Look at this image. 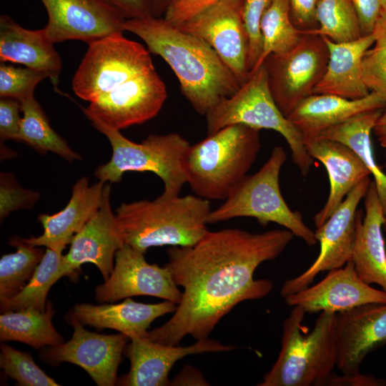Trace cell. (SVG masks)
I'll use <instances>...</instances> for the list:
<instances>
[{
    "mask_svg": "<svg viewBox=\"0 0 386 386\" xmlns=\"http://www.w3.org/2000/svg\"><path fill=\"white\" fill-rule=\"evenodd\" d=\"M9 244L16 251L3 255L0 259V301L19 293L31 279L45 252L14 237Z\"/></svg>",
    "mask_w": 386,
    "mask_h": 386,
    "instance_id": "d6a6232c",
    "label": "cell"
},
{
    "mask_svg": "<svg viewBox=\"0 0 386 386\" xmlns=\"http://www.w3.org/2000/svg\"><path fill=\"white\" fill-rule=\"evenodd\" d=\"M316 18L318 28L307 33L325 36L337 43L361 37L357 16L351 0H320Z\"/></svg>",
    "mask_w": 386,
    "mask_h": 386,
    "instance_id": "836d02e7",
    "label": "cell"
},
{
    "mask_svg": "<svg viewBox=\"0 0 386 386\" xmlns=\"http://www.w3.org/2000/svg\"><path fill=\"white\" fill-rule=\"evenodd\" d=\"M105 184L99 181L89 185V179L81 177L72 187L71 198L63 209L54 214L39 215L43 233L36 237L21 238V241L62 252L99 208Z\"/></svg>",
    "mask_w": 386,
    "mask_h": 386,
    "instance_id": "7402d4cb",
    "label": "cell"
},
{
    "mask_svg": "<svg viewBox=\"0 0 386 386\" xmlns=\"http://www.w3.org/2000/svg\"><path fill=\"white\" fill-rule=\"evenodd\" d=\"M382 11H386V0H382Z\"/></svg>",
    "mask_w": 386,
    "mask_h": 386,
    "instance_id": "c3c4849f",
    "label": "cell"
},
{
    "mask_svg": "<svg viewBox=\"0 0 386 386\" xmlns=\"http://www.w3.org/2000/svg\"><path fill=\"white\" fill-rule=\"evenodd\" d=\"M272 0H245L242 17L249 38L248 68L249 72L257 64L262 50L260 31L262 18Z\"/></svg>",
    "mask_w": 386,
    "mask_h": 386,
    "instance_id": "74e56055",
    "label": "cell"
},
{
    "mask_svg": "<svg viewBox=\"0 0 386 386\" xmlns=\"http://www.w3.org/2000/svg\"><path fill=\"white\" fill-rule=\"evenodd\" d=\"M329 51L325 74L313 91L349 99L363 98L370 93L362 75V61L366 51L374 44L376 34L337 43L323 36Z\"/></svg>",
    "mask_w": 386,
    "mask_h": 386,
    "instance_id": "484cf974",
    "label": "cell"
},
{
    "mask_svg": "<svg viewBox=\"0 0 386 386\" xmlns=\"http://www.w3.org/2000/svg\"><path fill=\"white\" fill-rule=\"evenodd\" d=\"M126 20L151 15L149 0H102Z\"/></svg>",
    "mask_w": 386,
    "mask_h": 386,
    "instance_id": "ee69618b",
    "label": "cell"
},
{
    "mask_svg": "<svg viewBox=\"0 0 386 386\" xmlns=\"http://www.w3.org/2000/svg\"><path fill=\"white\" fill-rule=\"evenodd\" d=\"M72 79L79 98L92 102L128 80L154 68L142 44L114 33L90 42Z\"/></svg>",
    "mask_w": 386,
    "mask_h": 386,
    "instance_id": "9c48e42d",
    "label": "cell"
},
{
    "mask_svg": "<svg viewBox=\"0 0 386 386\" xmlns=\"http://www.w3.org/2000/svg\"><path fill=\"white\" fill-rule=\"evenodd\" d=\"M386 101L374 91L358 99L315 94L302 100L287 118L304 137H317L325 130L361 113L382 109Z\"/></svg>",
    "mask_w": 386,
    "mask_h": 386,
    "instance_id": "d4e9b609",
    "label": "cell"
},
{
    "mask_svg": "<svg viewBox=\"0 0 386 386\" xmlns=\"http://www.w3.org/2000/svg\"><path fill=\"white\" fill-rule=\"evenodd\" d=\"M110 192V185L106 183L99 208L74 237L69 252L63 256L61 277L71 275L84 263L96 265L104 281L109 277L116 253L124 244L112 209Z\"/></svg>",
    "mask_w": 386,
    "mask_h": 386,
    "instance_id": "e0dca14e",
    "label": "cell"
},
{
    "mask_svg": "<svg viewBox=\"0 0 386 386\" xmlns=\"http://www.w3.org/2000/svg\"><path fill=\"white\" fill-rule=\"evenodd\" d=\"M124 29L139 36L149 52L168 64L179 80L182 94L200 114L206 115L241 86L208 44L164 17L126 20Z\"/></svg>",
    "mask_w": 386,
    "mask_h": 386,
    "instance_id": "7a4b0ae2",
    "label": "cell"
},
{
    "mask_svg": "<svg viewBox=\"0 0 386 386\" xmlns=\"http://www.w3.org/2000/svg\"><path fill=\"white\" fill-rule=\"evenodd\" d=\"M19 102L21 112L23 113L19 142L26 143L41 154L51 152L69 162L81 159L52 129L46 114L34 96Z\"/></svg>",
    "mask_w": 386,
    "mask_h": 386,
    "instance_id": "f546056e",
    "label": "cell"
},
{
    "mask_svg": "<svg viewBox=\"0 0 386 386\" xmlns=\"http://www.w3.org/2000/svg\"><path fill=\"white\" fill-rule=\"evenodd\" d=\"M55 313L50 301L43 311L23 310L2 312L0 315L1 342L18 341L40 349L64 342L51 319Z\"/></svg>",
    "mask_w": 386,
    "mask_h": 386,
    "instance_id": "f1b7e54d",
    "label": "cell"
},
{
    "mask_svg": "<svg viewBox=\"0 0 386 386\" xmlns=\"http://www.w3.org/2000/svg\"><path fill=\"white\" fill-rule=\"evenodd\" d=\"M370 183V177L360 182L326 222L317 228L315 234L320 242V253L304 272L284 281L280 289L283 298L309 287L319 273L340 268L351 260L357 232V209Z\"/></svg>",
    "mask_w": 386,
    "mask_h": 386,
    "instance_id": "8fae6325",
    "label": "cell"
},
{
    "mask_svg": "<svg viewBox=\"0 0 386 386\" xmlns=\"http://www.w3.org/2000/svg\"><path fill=\"white\" fill-rule=\"evenodd\" d=\"M209 200L199 196L165 195L122 203L116 210L124 244L145 253L152 247H187L208 231Z\"/></svg>",
    "mask_w": 386,
    "mask_h": 386,
    "instance_id": "3957f363",
    "label": "cell"
},
{
    "mask_svg": "<svg viewBox=\"0 0 386 386\" xmlns=\"http://www.w3.org/2000/svg\"><path fill=\"white\" fill-rule=\"evenodd\" d=\"M330 386H385L386 381L382 378L372 375L362 374L360 372L355 374H333L327 385Z\"/></svg>",
    "mask_w": 386,
    "mask_h": 386,
    "instance_id": "f6af8a7d",
    "label": "cell"
},
{
    "mask_svg": "<svg viewBox=\"0 0 386 386\" xmlns=\"http://www.w3.org/2000/svg\"><path fill=\"white\" fill-rule=\"evenodd\" d=\"M295 235L290 230L253 233L238 228L207 232L194 244L170 247L164 265L183 288L173 315L146 337L177 345L187 335L209 338L219 322L236 305L265 297L272 283L255 279L262 263L279 257Z\"/></svg>",
    "mask_w": 386,
    "mask_h": 386,
    "instance_id": "6da1fadb",
    "label": "cell"
},
{
    "mask_svg": "<svg viewBox=\"0 0 386 386\" xmlns=\"http://www.w3.org/2000/svg\"><path fill=\"white\" fill-rule=\"evenodd\" d=\"M167 89L156 69L138 75L83 108L114 129L144 123L154 117L167 99Z\"/></svg>",
    "mask_w": 386,
    "mask_h": 386,
    "instance_id": "9a60e30c",
    "label": "cell"
},
{
    "mask_svg": "<svg viewBox=\"0 0 386 386\" xmlns=\"http://www.w3.org/2000/svg\"><path fill=\"white\" fill-rule=\"evenodd\" d=\"M306 312L293 307L282 324L281 349L258 386H324L336 367V313L320 312L314 328L302 325Z\"/></svg>",
    "mask_w": 386,
    "mask_h": 386,
    "instance_id": "277c9868",
    "label": "cell"
},
{
    "mask_svg": "<svg viewBox=\"0 0 386 386\" xmlns=\"http://www.w3.org/2000/svg\"><path fill=\"white\" fill-rule=\"evenodd\" d=\"M205 116L207 134L232 124L279 133L290 147L295 164L303 176L308 174L313 158L305 148L302 134L275 103L263 64L249 73L246 81L232 96L222 99Z\"/></svg>",
    "mask_w": 386,
    "mask_h": 386,
    "instance_id": "ba28073f",
    "label": "cell"
},
{
    "mask_svg": "<svg viewBox=\"0 0 386 386\" xmlns=\"http://www.w3.org/2000/svg\"><path fill=\"white\" fill-rule=\"evenodd\" d=\"M63 256L60 252L46 248L31 279L23 290L13 297L0 301L1 312L44 310L49 290L61 278L60 269Z\"/></svg>",
    "mask_w": 386,
    "mask_h": 386,
    "instance_id": "4dcf8cb0",
    "label": "cell"
},
{
    "mask_svg": "<svg viewBox=\"0 0 386 386\" xmlns=\"http://www.w3.org/2000/svg\"><path fill=\"white\" fill-rule=\"evenodd\" d=\"M46 78L49 76L42 71L1 62L0 96L19 102L28 99L34 96L36 85Z\"/></svg>",
    "mask_w": 386,
    "mask_h": 386,
    "instance_id": "8d00e7d4",
    "label": "cell"
},
{
    "mask_svg": "<svg viewBox=\"0 0 386 386\" xmlns=\"http://www.w3.org/2000/svg\"><path fill=\"white\" fill-rule=\"evenodd\" d=\"M373 131L381 146L386 149V105L377 119Z\"/></svg>",
    "mask_w": 386,
    "mask_h": 386,
    "instance_id": "bcb514c9",
    "label": "cell"
},
{
    "mask_svg": "<svg viewBox=\"0 0 386 386\" xmlns=\"http://www.w3.org/2000/svg\"><path fill=\"white\" fill-rule=\"evenodd\" d=\"M287 159L282 147H274L258 172L247 175L219 207L211 210L207 224L235 217H253L263 226L279 224L302 239L308 246L317 243L315 232L308 227L302 214L292 211L284 201L279 187V173Z\"/></svg>",
    "mask_w": 386,
    "mask_h": 386,
    "instance_id": "52a82bcc",
    "label": "cell"
},
{
    "mask_svg": "<svg viewBox=\"0 0 386 386\" xmlns=\"http://www.w3.org/2000/svg\"><path fill=\"white\" fill-rule=\"evenodd\" d=\"M19 101L6 97L0 100V138L1 142L8 139L19 141L21 120Z\"/></svg>",
    "mask_w": 386,
    "mask_h": 386,
    "instance_id": "ab89813d",
    "label": "cell"
},
{
    "mask_svg": "<svg viewBox=\"0 0 386 386\" xmlns=\"http://www.w3.org/2000/svg\"><path fill=\"white\" fill-rule=\"evenodd\" d=\"M245 0H222L191 19L174 24L208 44L242 85L247 79L249 38L242 9Z\"/></svg>",
    "mask_w": 386,
    "mask_h": 386,
    "instance_id": "7c38bea8",
    "label": "cell"
},
{
    "mask_svg": "<svg viewBox=\"0 0 386 386\" xmlns=\"http://www.w3.org/2000/svg\"><path fill=\"white\" fill-rule=\"evenodd\" d=\"M91 124L109 140L110 160L99 166L94 176L104 183L119 182L127 172H150L164 184L162 194L179 195L187 183L185 158L190 144L177 133L151 134L141 143L126 138L93 116H86Z\"/></svg>",
    "mask_w": 386,
    "mask_h": 386,
    "instance_id": "8992f818",
    "label": "cell"
},
{
    "mask_svg": "<svg viewBox=\"0 0 386 386\" xmlns=\"http://www.w3.org/2000/svg\"><path fill=\"white\" fill-rule=\"evenodd\" d=\"M304 143L309 154L325 167L330 180L327 199L313 217L317 228L370 173L360 157L345 144L319 136L304 137Z\"/></svg>",
    "mask_w": 386,
    "mask_h": 386,
    "instance_id": "44dd1931",
    "label": "cell"
},
{
    "mask_svg": "<svg viewBox=\"0 0 386 386\" xmlns=\"http://www.w3.org/2000/svg\"><path fill=\"white\" fill-rule=\"evenodd\" d=\"M39 198V192L21 187L13 174L1 172V219H4L13 211L31 207Z\"/></svg>",
    "mask_w": 386,
    "mask_h": 386,
    "instance_id": "f35d334b",
    "label": "cell"
},
{
    "mask_svg": "<svg viewBox=\"0 0 386 386\" xmlns=\"http://www.w3.org/2000/svg\"><path fill=\"white\" fill-rule=\"evenodd\" d=\"M374 31V46L363 56L362 75L369 90L386 101V11L382 12Z\"/></svg>",
    "mask_w": 386,
    "mask_h": 386,
    "instance_id": "d590c367",
    "label": "cell"
},
{
    "mask_svg": "<svg viewBox=\"0 0 386 386\" xmlns=\"http://www.w3.org/2000/svg\"><path fill=\"white\" fill-rule=\"evenodd\" d=\"M48 21L42 29L53 44L81 40L87 44L125 31L126 19L102 0H39Z\"/></svg>",
    "mask_w": 386,
    "mask_h": 386,
    "instance_id": "2e32d148",
    "label": "cell"
},
{
    "mask_svg": "<svg viewBox=\"0 0 386 386\" xmlns=\"http://www.w3.org/2000/svg\"><path fill=\"white\" fill-rule=\"evenodd\" d=\"M0 366L4 374L22 386H59L34 362L28 352H21L2 343Z\"/></svg>",
    "mask_w": 386,
    "mask_h": 386,
    "instance_id": "e575fe53",
    "label": "cell"
},
{
    "mask_svg": "<svg viewBox=\"0 0 386 386\" xmlns=\"http://www.w3.org/2000/svg\"><path fill=\"white\" fill-rule=\"evenodd\" d=\"M365 214L358 211L357 232L351 260L359 277L386 292V251L382 236L383 212L374 181L365 195Z\"/></svg>",
    "mask_w": 386,
    "mask_h": 386,
    "instance_id": "603a6c76",
    "label": "cell"
},
{
    "mask_svg": "<svg viewBox=\"0 0 386 386\" xmlns=\"http://www.w3.org/2000/svg\"><path fill=\"white\" fill-rule=\"evenodd\" d=\"M222 0H176L164 18L172 24L185 21Z\"/></svg>",
    "mask_w": 386,
    "mask_h": 386,
    "instance_id": "b9f144b4",
    "label": "cell"
},
{
    "mask_svg": "<svg viewBox=\"0 0 386 386\" xmlns=\"http://www.w3.org/2000/svg\"><path fill=\"white\" fill-rule=\"evenodd\" d=\"M328 59L324 37L305 33L290 51L271 54L264 59L262 64L271 94L286 117L302 100L313 94L325 74Z\"/></svg>",
    "mask_w": 386,
    "mask_h": 386,
    "instance_id": "30bf717a",
    "label": "cell"
},
{
    "mask_svg": "<svg viewBox=\"0 0 386 386\" xmlns=\"http://www.w3.org/2000/svg\"><path fill=\"white\" fill-rule=\"evenodd\" d=\"M289 306H299L306 313H338L369 303H386V292L365 282L352 260L329 271L313 286L284 298Z\"/></svg>",
    "mask_w": 386,
    "mask_h": 386,
    "instance_id": "ac0fdd59",
    "label": "cell"
},
{
    "mask_svg": "<svg viewBox=\"0 0 386 386\" xmlns=\"http://www.w3.org/2000/svg\"><path fill=\"white\" fill-rule=\"evenodd\" d=\"M260 31L262 50L253 69L260 66L269 54L294 48L304 34L292 22L289 0H272L262 18Z\"/></svg>",
    "mask_w": 386,
    "mask_h": 386,
    "instance_id": "1f68e13d",
    "label": "cell"
},
{
    "mask_svg": "<svg viewBox=\"0 0 386 386\" xmlns=\"http://www.w3.org/2000/svg\"><path fill=\"white\" fill-rule=\"evenodd\" d=\"M177 304L164 300L160 303L145 304L131 298L117 304H76L71 315L83 325L115 330L129 339L146 337L151 324L158 317L175 311Z\"/></svg>",
    "mask_w": 386,
    "mask_h": 386,
    "instance_id": "cb8c5ba5",
    "label": "cell"
},
{
    "mask_svg": "<svg viewBox=\"0 0 386 386\" xmlns=\"http://www.w3.org/2000/svg\"><path fill=\"white\" fill-rule=\"evenodd\" d=\"M66 320L74 328L71 338L59 345L46 347L41 357L56 365L70 362L84 369L99 386H113L129 337L122 334L102 335L88 331L74 317Z\"/></svg>",
    "mask_w": 386,
    "mask_h": 386,
    "instance_id": "4fadbf2b",
    "label": "cell"
},
{
    "mask_svg": "<svg viewBox=\"0 0 386 386\" xmlns=\"http://www.w3.org/2000/svg\"><path fill=\"white\" fill-rule=\"evenodd\" d=\"M234 348L209 337L189 346L164 345L147 337L133 338L125 351L130 369L119 383L127 386L169 385V374L179 360L192 355L227 352Z\"/></svg>",
    "mask_w": 386,
    "mask_h": 386,
    "instance_id": "ffe728a7",
    "label": "cell"
},
{
    "mask_svg": "<svg viewBox=\"0 0 386 386\" xmlns=\"http://www.w3.org/2000/svg\"><path fill=\"white\" fill-rule=\"evenodd\" d=\"M382 109L361 113L325 130L318 136L345 144L360 157L370 176L374 178L379 199L386 216V174L375 160L370 139L371 132Z\"/></svg>",
    "mask_w": 386,
    "mask_h": 386,
    "instance_id": "83f0119b",
    "label": "cell"
},
{
    "mask_svg": "<svg viewBox=\"0 0 386 386\" xmlns=\"http://www.w3.org/2000/svg\"><path fill=\"white\" fill-rule=\"evenodd\" d=\"M383 229L386 232V217H385L384 223H383Z\"/></svg>",
    "mask_w": 386,
    "mask_h": 386,
    "instance_id": "681fc988",
    "label": "cell"
},
{
    "mask_svg": "<svg viewBox=\"0 0 386 386\" xmlns=\"http://www.w3.org/2000/svg\"><path fill=\"white\" fill-rule=\"evenodd\" d=\"M356 11L361 36L373 33L382 12V0H351Z\"/></svg>",
    "mask_w": 386,
    "mask_h": 386,
    "instance_id": "7bdbcfd3",
    "label": "cell"
},
{
    "mask_svg": "<svg viewBox=\"0 0 386 386\" xmlns=\"http://www.w3.org/2000/svg\"><path fill=\"white\" fill-rule=\"evenodd\" d=\"M0 60L11 61L46 73L56 89L61 59L42 29L29 30L9 16H0Z\"/></svg>",
    "mask_w": 386,
    "mask_h": 386,
    "instance_id": "4316f807",
    "label": "cell"
},
{
    "mask_svg": "<svg viewBox=\"0 0 386 386\" xmlns=\"http://www.w3.org/2000/svg\"><path fill=\"white\" fill-rule=\"evenodd\" d=\"M292 22L304 34L318 28L316 18L320 0H289Z\"/></svg>",
    "mask_w": 386,
    "mask_h": 386,
    "instance_id": "60d3db41",
    "label": "cell"
},
{
    "mask_svg": "<svg viewBox=\"0 0 386 386\" xmlns=\"http://www.w3.org/2000/svg\"><path fill=\"white\" fill-rule=\"evenodd\" d=\"M385 158H386V151H385ZM385 167H386V159H385Z\"/></svg>",
    "mask_w": 386,
    "mask_h": 386,
    "instance_id": "f907efd6",
    "label": "cell"
},
{
    "mask_svg": "<svg viewBox=\"0 0 386 386\" xmlns=\"http://www.w3.org/2000/svg\"><path fill=\"white\" fill-rule=\"evenodd\" d=\"M176 0H149L151 15L154 17H163L168 8Z\"/></svg>",
    "mask_w": 386,
    "mask_h": 386,
    "instance_id": "7dc6e473",
    "label": "cell"
},
{
    "mask_svg": "<svg viewBox=\"0 0 386 386\" xmlns=\"http://www.w3.org/2000/svg\"><path fill=\"white\" fill-rule=\"evenodd\" d=\"M261 149L259 130L232 124L190 145L187 183L199 197L225 200L247 176Z\"/></svg>",
    "mask_w": 386,
    "mask_h": 386,
    "instance_id": "5b68a950",
    "label": "cell"
},
{
    "mask_svg": "<svg viewBox=\"0 0 386 386\" xmlns=\"http://www.w3.org/2000/svg\"><path fill=\"white\" fill-rule=\"evenodd\" d=\"M386 345V303H369L336 313V367L360 372L371 352Z\"/></svg>",
    "mask_w": 386,
    "mask_h": 386,
    "instance_id": "d6986e66",
    "label": "cell"
},
{
    "mask_svg": "<svg viewBox=\"0 0 386 386\" xmlns=\"http://www.w3.org/2000/svg\"><path fill=\"white\" fill-rule=\"evenodd\" d=\"M144 253L124 244L116 253L109 277L95 289L99 303H112L124 298L148 295L178 304L182 292L169 269L148 263Z\"/></svg>",
    "mask_w": 386,
    "mask_h": 386,
    "instance_id": "5bb4252c",
    "label": "cell"
}]
</instances>
